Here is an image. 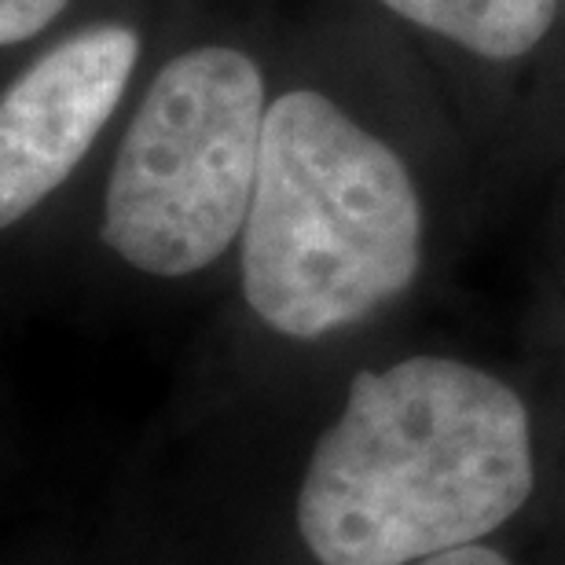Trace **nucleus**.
Here are the masks:
<instances>
[{
    "label": "nucleus",
    "instance_id": "nucleus-1",
    "mask_svg": "<svg viewBox=\"0 0 565 565\" xmlns=\"http://www.w3.org/2000/svg\"><path fill=\"white\" fill-rule=\"evenodd\" d=\"M533 481L522 397L462 360L408 356L349 382L305 467L298 533L320 565H408L481 544Z\"/></svg>",
    "mask_w": 565,
    "mask_h": 565
},
{
    "label": "nucleus",
    "instance_id": "nucleus-2",
    "mask_svg": "<svg viewBox=\"0 0 565 565\" xmlns=\"http://www.w3.org/2000/svg\"><path fill=\"white\" fill-rule=\"evenodd\" d=\"M419 262L423 199L401 154L323 93L276 96L239 235L246 305L312 342L401 298Z\"/></svg>",
    "mask_w": 565,
    "mask_h": 565
},
{
    "label": "nucleus",
    "instance_id": "nucleus-3",
    "mask_svg": "<svg viewBox=\"0 0 565 565\" xmlns=\"http://www.w3.org/2000/svg\"><path fill=\"white\" fill-rule=\"evenodd\" d=\"M254 55L202 44L143 93L110 166L99 235L147 276H191L243 235L265 140Z\"/></svg>",
    "mask_w": 565,
    "mask_h": 565
},
{
    "label": "nucleus",
    "instance_id": "nucleus-4",
    "mask_svg": "<svg viewBox=\"0 0 565 565\" xmlns=\"http://www.w3.org/2000/svg\"><path fill=\"white\" fill-rule=\"evenodd\" d=\"M140 60L137 30L99 22L30 63L0 99V224L38 210L104 132Z\"/></svg>",
    "mask_w": 565,
    "mask_h": 565
},
{
    "label": "nucleus",
    "instance_id": "nucleus-5",
    "mask_svg": "<svg viewBox=\"0 0 565 565\" xmlns=\"http://www.w3.org/2000/svg\"><path fill=\"white\" fill-rule=\"evenodd\" d=\"M393 15L484 60H518L547 38L558 0H379Z\"/></svg>",
    "mask_w": 565,
    "mask_h": 565
},
{
    "label": "nucleus",
    "instance_id": "nucleus-6",
    "mask_svg": "<svg viewBox=\"0 0 565 565\" xmlns=\"http://www.w3.org/2000/svg\"><path fill=\"white\" fill-rule=\"evenodd\" d=\"M71 0H0V41L4 49L38 38L44 26H52L63 15Z\"/></svg>",
    "mask_w": 565,
    "mask_h": 565
},
{
    "label": "nucleus",
    "instance_id": "nucleus-7",
    "mask_svg": "<svg viewBox=\"0 0 565 565\" xmlns=\"http://www.w3.org/2000/svg\"><path fill=\"white\" fill-rule=\"evenodd\" d=\"M415 565H511L500 551L484 547V544H467V547H451V551H440V555H429Z\"/></svg>",
    "mask_w": 565,
    "mask_h": 565
}]
</instances>
